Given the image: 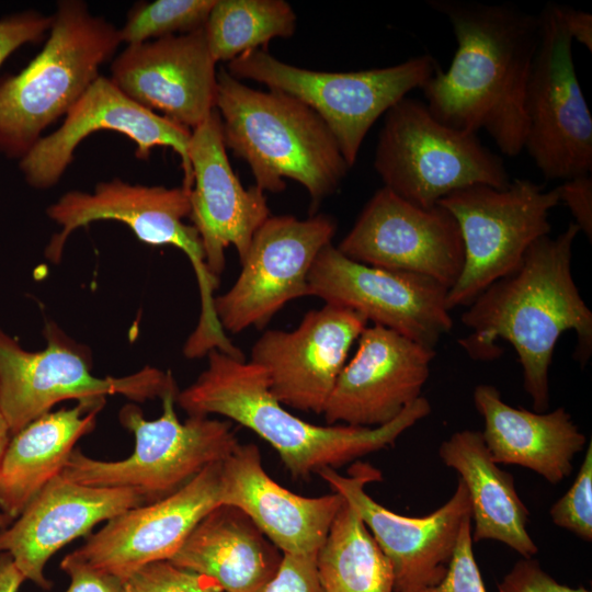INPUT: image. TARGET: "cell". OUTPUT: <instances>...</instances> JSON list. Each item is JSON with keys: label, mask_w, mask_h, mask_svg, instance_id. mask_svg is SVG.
Returning <instances> with one entry per match:
<instances>
[{"label": "cell", "mask_w": 592, "mask_h": 592, "mask_svg": "<svg viewBox=\"0 0 592 592\" xmlns=\"http://www.w3.org/2000/svg\"><path fill=\"white\" fill-rule=\"evenodd\" d=\"M428 4L447 19L457 44L448 69L440 67L421 87L428 109L452 128L469 134L483 129L503 155H520L538 14L509 3L429 0Z\"/></svg>", "instance_id": "6da1fadb"}, {"label": "cell", "mask_w": 592, "mask_h": 592, "mask_svg": "<svg viewBox=\"0 0 592 592\" xmlns=\"http://www.w3.org/2000/svg\"><path fill=\"white\" fill-rule=\"evenodd\" d=\"M574 223L557 237L536 240L511 274L482 291L462 315L470 329L458 343L474 360L499 357L496 341L509 342L523 369V385L535 412L549 408L548 371L560 335L573 330V357L584 366L592 353V312L571 273Z\"/></svg>", "instance_id": "7a4b0ae2"}, {"label": "cell", "mask_w": 592, "mask_h": 592, "mask_svg": "<svg viewBox=\"0 0 592 592\" xmlns=\"http://www.w3.org/2000/svg\"><path fill=\"white\" fill-rule=\"evenodd\" d=\"M206 356L207 367L178 392V405L189 415L218 414L253 431L277 452L294 478L307 479L323 468L335 469L392 446L431 412L429 400L421 396L382 426L316 425L294 415L275 399L261 366L218 350Z\"/></svg>", "instance_id": "3957f363"}, {"label": "cell", "mask_w": 592, "mask_h": 592, "mask_svg": "<svg viewBox=\"0 0 592 592\" xmlns=\"http://www.w3.org/2000/svg\"><path fill=\"white\" fill-rule=\"evenodd\" d=\"M215 109L226 148L244 160L263 192L285 190V178L310 196V212L332 195L350 166L323 119L284 92L253 89L217 71Z\"/></svg>", "instance_id": "277c9868"}, {"label": "cell", "mask_w": 592, "mask_h": 592, "mask_svg": "<svg viewBox=\"0 0 592 592\" xmlns=\"http://www.w3.org/2000/svg\"><path fill=\"white\" fill-rule=\"evenodd\" d=\"M118 29L82 0H59L42 50L19 73L0 78V152L22 159L43 132L101 75L121 45Z\"/></svg>", "instance_id": "5b68a950"}, {"label": "cell", "mask_w": 592, "mask_h": 592, "mask_svg": "<svg viewBox=\"0 0 592 592\" xmlns=\"http://www.w3.org/2000/svg\"><path fill=\"white\" fill-rule=\"evenodd\" d=\"M190 212V190L184 186L130 184L116 178L98 183L93 193L69 191L46 209L47 217L60 230L50 238L45 255L58 263L69 236L98 220L123 223L144 243L180 249L194 270L201 299L198 321L183 346V354L187 358H201L218 350L235 356L239 349L229 340L214 311L219 278L206 266L197 230L184 223Z\"/></svg>", "instance_id": "8992f818"}, {"label": "cell", "mask_w": 592, "mask_h": 592, "mask_svg": "<svg viewBox=\"0 0 592 592\" xmlns=\"http://www.w3.org/2000/svg\"><path fill=\"white\" fill-rule=\"evenodd\" d=\"M374 168L385 187L422 208L467 186L511 182L502 158L477 134L445 125L423 101L407 96L384 115Z\"/></svg>", "instance_id": "52a82bcc"}, {"label": "cell", "mask_w": 592, "mask_h": 592, "mask_svg": "<svg viewBox=\"0 0 592 592\" xmlns=\"http://www.w3.org/2000/svg\"><path fill=\"white\" fill-rule=\"evenodd\" d=\"M178 392L177 388L161 397L162 414L155 420L145 419L134 403L121 409L119 422L135 439L127 458L100 460L73 449L61 475L86 486L130 488L150 503L223 462L239 444L231 423L208 415H189L181 422L174 408Z\"/></svg>", "instance_id": "ba28073f"}, {"label": "cell", "mask_w": 592, "mask_h": 592, "mask_svg": "<svg viewBox=\"0 0 592 592\" xmlns=\"http://www.w3.org/2000/svg\"><path fill=\"white\" fill-rule=\"evenodd\" d=\"M440 68L429 54L361 71H317L284 62L265 49L241 54L227 65L238 80L284 92L312 109L333 134L350 167L374 123Z\"/></svg>", "instance_id": "9c48e42d"}, {"label": "cell", "mask_w": 592, "mask_h": 592, "mask_svg": "<svg viewBox=\"0 0 592 592\" xmlns=\"http://www.w3.org/2000/svg\"><path fill=\"white\" fill-rule=\"evenodd\" d=\"M44 334L46 346L31 352L0 329V410L12 435L64 400L122 395L143 402L178 388L170 372L151 366L128 376L98 377L87 349L56 323L48 322Z\"/></svg>", "instance_id": "30bf717a"}, {"label": "cell", "mask_w": 592, "mask_h": 592, "mask_svg": "<svg viewBox=\"0 0 592 592\" xmlns=\"http://www.w3.org/2000/svg\"><path fill=\"white\" fill-rule=\"evenodd\" d=\"M437 204L456 220L464 244L462 273L446 296L451 310L468 306L517 269L527 249L549 235V212L559 196L556 187L545 191L528 179H514L504 189L467 186Z\"/></svg>", "instance_id": "8fae6325"}, {"label": "cell", "mask_w": 592, "mask_h": 592, "mask_svg": "<svg viewBox=\"0 0 592 592\" xmlns=\"http://www.w3.org/2000/svg\"><path fill=\"white\" fill-rule=\"evenodd\" d=\"M539 38L525 89L524 147L547 180L591 173L592 116L557 3L538 13Z\"/></svg>", "instance_id": "7c38bea8"}, {"label": "cell", "mask_w": 592, "mask_h": 592, "mask_svg": "<svg viewBox=\"0 0 592 592\" xmlns=\"http://www.w3.org/2000/svg\"><path fill=\"white\" fill-rule=\"evenodd\" d=\"M335 231L328 215L270 216L254 234L234 285L214 297L223 330L262 329L287 303L309 296L310 269Z\"/></svg>", "instance_id": "4fadbf2b"}, {"label": "cell", "mask_w": 592, "mask_h": 592, "mask_svg": "<svg viewBox=\"0 0 592 592\" xmlns=\"http://www.w3.org/2000/svg\"><path fill=\"white\" fill-rule=\"evenodd\" d=\"M308 287L309 296L357 311L431 350L453 327L448 288L443 284L425 275L356 262L332 243L316 258Z\"/></svg>", "instance_id": "5bb4252c"}, {"label": "cell", "mask_w": 592, "mask_h": 592, "mask_svg": "<svg viewBox=\"0 0 592 592\" xmlns=\"http://www.w3.org/2000/svg\"><path fill=\"white\" fill-rule=\"evenodd\" d=\"M318 475L361 516L389 560L395 592H421L445 576L460 527L470 517L467 489L459 479L453 496L434 512L421 516L400 515L376 502L365 486L380 479V473L364 463L349 475L323 468Z\"/></svg>", "instance_id": "9a60e30c"}, {"label": "cell", "mask_w": 592, "mask_h": 592, "mask_svg": "<svg viewBox=\"0 0 592 592\" xmlns=\"http://www.w3.org/2000/svg\"><path fill=\"white\" fill-rule=\"evenodd\" d=\"M337 248L356 262L425 275L448 289L464 265L463 239L451 213L439 204L419 207L385 186Z\"/></svg>", "instance_id": "2e32d148"}, {"label": "cell", "mask_w": 592, "mask_h": 592, "mask_svg": "<svg viewBox=\"0 0 592 592\" xmlns=\"http://www.w3.org/2000/svg\"><path fill=\"white\" fill-rule=\"evenodd\" d=\"M62 124L42 138L20 159L29 185L47 190L56 185L75 159V150L90 134L113 130L136 146L135 156L147 160L156 147H168L181 158L183 184L192 189L189 158L192 130L136 103L107 77L100 75L65 115Z\"/></svg>", "instance_id": "e0dca14e"}, {"label": "cell", "mask_w": 592, "mask_h": 592, "mask_svg": "<svg viewBox=\"0 0 592 592\" xmlns=\"http://www.w3.org/2000/svg\"><path fill=\"white\" fill-rule=\"evenodd\" d=\"M366 325L357 311L326 304L309 310L292 331L262 333L252 345L250 362L264 368L280 403L319 414Z\"/></svg>", "instance_id": "ac0fdd59"}, {"label": "cell", "mask_w": 592, "mask_h": 592, "mask_svg": "<svg viewBox=\"0 0 592 592\" xmlns=\"http://www.w3.org/2000/svg\"><path fill=\"white\" fill-rule=\"evenodd\" d=\"M221 504V462L210 464L171 494L106 521L72 554L125 581L153 561L169 560L194 527Z\"/></svg>", "instance_id": "d6986e66"}, {"label": "cell", "mask_w": 592, "mask_h": 592, "mask_svg": "<svg viewBox=\"0 0 592 592\" xmlns=\"http://www.w3.org/2000/svg\"><path fill=\"white\" fill-rule=\"evenodd\" d=\"M216 64L201 27L126 46L109 78L136 103L193 130L215 109Z\"/></svg>", "instance_id": "ffe728a7"}, {"label": "cell", "mask_w": 592, "mask_h": 592, "mask_svg": "<svg viewBox=\"0 0 592 592\" xmlns=\"http://www.w3.org/2000/svg\"><path fill=\"white\" fill-rule=\"evenodd\" d=\"M322 414L329 424L377 428L421 397L435 350L374 325L358 337Z\"/></svg>", "instance_id": "44dd1931"}, {"label": "cell", "mask_w": 592, "mask_h": 592, "mask_svg": "<svg viewBox=\"0 0 592 592\" xmlns=\"http://www.w3.org/2000/svg\"><path fill=\"white\" fill-rule=\"evenodd\" d=\"M189 158L193 174L189 218L198 232L208 271L219 278L226 249L234 246L242 262L271 212L264 192L255 185L244 187L234 172L216 109L192 130Z\"/></svg>", "instance_id": "7402d4cb"}, {"label": "cell", "mask_w": 592, "mask_h": 592, "mask_svg": "<svg viewBox=\"0 0 592 592\" xmlns=\"http://www.w3.org/2000/svg\"><path fill=\"white\" fill-rule=\"evenodd\" d=\"M146 503L134 489L86 486L60 473L12 524L0 528V553L12 557L25 580L50 589L44 568L56 551L96 524Z\"/></svg>", "instance_id": "603a6c76"}, {"label": "cell", "mask_w": 592, "mask_h": 592, "mask_svg": "<svg viewBox=\"0 0 592 592\" xmlns=\"http://www.w3.org/2000/svg\"><path fill=\"white\" fill-rule=\"evenodd\" d=\"M221 503L240 509L282 554L318 553L344 503L337 492L308 498L273 480L254 444L221 462Z\"/></svg>", "instance_id": "cb8c5ba5"}, {"label": "cell", "mask_w": 592, "mask_h": 592, "mask_svg": "<svg viewBox=\"0 0 592 592\" xmlns=\"http://www.w3.org/2000/svg\"><path fill=\"white\" fill-rule=\"evenodd\" d=\"M473 397L483 418L481 435L494 463L528 468L553 485L572 473L573 458L587 437L565 408L550 412L514 408L488 384L478 385Z\"/></svg>", "instance_id": "d4e9b609"}, {"label": "cell", "mask_w": 592, "mask_h": 592, "mask_svg": "<svg viewBox=\"0 0 592 592\" xmlns=\"http://www.w3.org/2000/svg\"><path fill=\"white\" fill-rule=\"evenodd\" d=\"M283 554L240 509L219 504L169 559L202 574L221 592H262Z\"/></svg>", "instance_id": "484cf974"}, {"label": "cell", "mask_w": 592, "mask_h": 592, "mask_svg": "<svg viewBox=\"0 0 592 592\" xmlns=\"http://www.w3.org/2000/svg\"><path fill=\"white\" fill-rule=\"evenodd\" d=\"M439 456L458 473L467 489L473 542L493 539L523 558L534 557L538 547L527 532L530 512L516 492L513 476L492 460L481 432L453 433L441 443Z\"/></svg>", "instance_id": "4316f807"}, {"label": "cell", "mask_w": 592, "mask_h": 592, "mask_svg": "<svg viewBox=\"0 0 592 592\" xmlns=\"http://www.w3.org/2000/svg\"><path fill=\"white\" fill-rule=\"evenodd\" d=\"M105 398L48 412L12 435L0 466V511L16 519L90 433Z\"/></svg>", "instance_id": "83f0119b"}, {"label": "cell", "mask_w": 592, "mask_h": 592, "mask_svg": "<svg viewBox=\"0 0 592 592\" xmlns=\"http://www.w3.org/2000/svg\"><path fill=\"white\" fill-rule=\"evenodd\" d=\"M317 570L323 592H395L389 560L345 500L317 553Z\"/></svg>", "instance_id": "f1b7e54d"}, {"label": "cell", "mask_w": 592, "mask_h": 592, "mask_svg": "<svg viewBox=\"0 0 592 592\" xmlns=\"http://www.w3.org/2000/svg\"><path fill=\"white\" fill-rule=\"evenodd\" d=\"M297 16L284 0H216L204 25L213 59L231 61L273 38L296 32Z\"/></svg>", "instance_id": "f546056e"}, {"label": "cell", "mask_w": 592, "mask_h": 592, "mask_svg": "<svg viewBox=\"0 0 592 592\" xmlns=\"http://www.w3.org/2000/svg\"><path fill=\"white\" fill-rule=\"evenodd\" d=\"M216 0L141 1L128 11L118 29L121 43L127 46L180 35L204 27Z\"/></svg>", "instance_id": "4dcf8cb0"}, {"label": "cell", "mask_w": 592, "mask_h": 592, "mask_svg": "<svg viewBox=\"0 0 592 592\" xmlns=\"http://www.w3.org/2000/svg\"><path fill=\"white\" fill-rule=\"evenodd\" d=\"M555 525L565 528L583 540H592V443L589 445L581 467L568 491L549 511Z\"/></svg>", "instance_id": "1f68e13d"}, {"label": "cell", "mask_w": 592, "mask_h": 592, "mask_svg": "<svg viewBox=\"0 0 592 592\" xmlns=\"http://www.w3.org/2000/svg\"><path fill=\"white\" fill-rule=\"evenodd\" d=\"M122 592H221L210 579L178 567L170 560L153 561L130 574Z\"/></svg>", "instance_id": "d6a6232c"}, {"label": "cell", "mask_w": 592, "mask_h": 592, "mask_svg": "<svg viewBox=\"0 0 592 592\" xmlns=\"http://www.w3.org/2000/svg\"><path fill=\"white\" fill-rule=\"evenodd\" d=\"M471 538V520L463 523L444 578L421 592H487L477 565Z\"/></svg>", "instance_id": "836d02e7"}, {"label": "cell", "mask_w": 592, "mask_h": 592, "mask_svg": "<svg viewBox=\"0 0 592 592\" xmlns=\"http://www.w3.org/2000/svg\"><path fill=\"white\" fill-rule=\"evenodd\" d=\"M262 592H323L317 570V553H284L276 573Z\"/></svg>", "instance_id": "e575fe53"}, {"label": "cell", "mask_w": 592, "mask_h": 592, "mask_svg": "<svg viewBox=\"0 0 592 592\" xmlns=\"http://www.w3.org/2000/svg\"><path fill=\"white\" fill-rule=\"evenodd\" d=\"M53 24V14L27 10L0 19V67L24 44L41 42Z\"/></svg>", "instance_id": "d590c367"}, {"label": "cell", "mask_w": 592, "mask_h": 592, "mask_svg": "<svg viewBox=\"0 0 592 592\" xmlns=\"http://www.w3.org/2000/svg\"><path fill=\"white\" fill-rule=\"evenodd\" d=\"M499 592H591L580 585L571 588L558 583L532 558H523L514 563L511 570L498 584Z\"/></svg>", "instance_id": "8d00e7d4"}, {"label": "cell", "mask_w": 592, "mask_h": 592, "mask_svg": "<svg viewBox=\"0 0 592 592\" xmlns=\"http://www.w3.org/2000/svg\"><path fill=\"white\" fill-rule=\"evenodd\" d=\"M559 202L565 203L578 226L589 240L592 239V177L590 173L565 180L556 187Z\"/></svg>", "instance_id": "74e56055"}, {"label": "cell", "mask_w": 592, "mask_h": 592, "mask_svg": "<svg viewBox=\"0 0 592 592\" xmlns=\"http://www.w3.org/2000/svg\"><path fill=\"white\" fill-rule=\"evenodd\" d=\"M60 568L71 580L66 592H122L123 590V580L92 568L72 553L64 557Z\"/></svg>", "instance_id": "f35d334b"}, {"label": "cell", "mask_w": 592, "mask_h": 592, "mask_svg": "<svg viewBox=\"0 0 592 592\" xmlns=\"http://www.w3.org/2000/svg\"><path fill=\"white\" fill-rule=\"evenodd\" d=\"M563 25L572 41H577L592 50V15L589 12L558 4Z\"/></svg>", "instance_id": "ab89813d"}, {"label": "cell", "mask_w": 592, "mask_h": 592, "mask_svg": "<svg viewBox=\"0 0 592 592\" xmlns=\"http://www.w3.org/2000/svg\"><path fill=\"white\" fill-rule=\"evenodd\" d=\"M25 580L8 553H0V592H18Z\"/></svg>", "instance_id": "60d3db41"}, {"label": "cell", "mask_w": 592, "mask_h": 592, "mask_svg": "<svg viewBox=\"0 0 592 592\" xmlns=\"http://www.w3.org/2000/svg\"><path fill=\"white\" fill-rule=\"evenodd\" d=\"M12 437L10 428L0 410V466L3 460L5 451Z\"/></svg>", "instance_id": "b9f144b4"}, {"label": "cell", "mask_w": 592, "mask_h": 592, "mask_svg": "<svg viewBox=\"0 0 592 592\" xmlns=\"http://www.w3.org/2000/svg\"><path fill=\"white\" fill-rule=\"evenodd\" d=\"M11 522V519L0 511V528L8 526Z\"/></svg>", "instance_id": "7bdbcfd3"}]
</instances>
